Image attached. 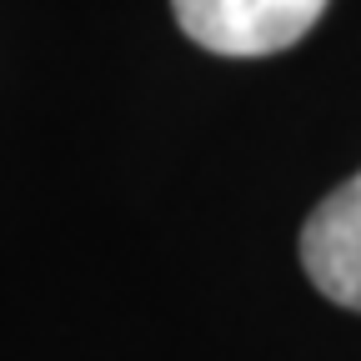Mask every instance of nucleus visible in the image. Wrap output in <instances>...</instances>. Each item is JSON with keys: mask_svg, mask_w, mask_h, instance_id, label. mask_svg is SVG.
<instances>
[{"mask_svg": "<svg viewBox=\"0 0 361 361\" xmlns=\"http://www.w3.org/2000/svg\"><path fill=\"white\" fill-rule=\"evenodd\" d=\"M301 266L326 301L361 311V171L306 216Z\"/></svg>", "mask_w": 361, "mask_h": 361, "instance_id": "2", "label": "nucleus"}, {"mask_svg": "<svg viewBox=\"0 0 361 361\" xmlns=\"http://www.w3.org/2000/svg\"><path fill=\"white\" fill-rule=\"evenodd\" d=\"M171 11L201 51L251 61L296 45L322 20L326 0H171Z\"/></svg>", "mask_w": 361, "mask_h": 361, "instance_id": "1", "label": "nucleus"}]
</instances>
